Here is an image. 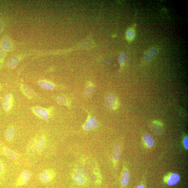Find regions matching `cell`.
<instances>
[{
	"label": "cell",
	"instance_id": "obj_1",
	"mask_svg": "<svg viewBox=\"0 0 188 188\" xmlns=\"http://www.w3.org/2000/svg\"><path fill=\"white\" fill-rule=\"evenodd\" d=\"M56 176L55 172L51 169H46L40 173L39 179L43 183L50 182L54 179Z\"/></svg>",
	"mask_w": 188,
	"mask_h": 188
},
{
	"label": "cell",
	"instance_id": "obj_2",
	"mask_svg": "<svg viewBox=\"0 0 188 188\" xmlns=\"http://www.w3.org/2000/svg\"><path fill=\"white\" fill-rule=\"evenodd\" d=\"M104 102L107 108L110 109H117L119 106L117 98L113 94L107 95L105 98Z\"/></svg>",
	"mask_w": 188,
	"mask_h": 188
},
{
	"label": "cell",
	"instance_id": "obj_3",
	"mask_svg": "<svg viewBox=\"0 0 188 188\" xmlns=\"http://www.w3.org/2000/svg\"><path fill=\"white\" fill-rule=\"evenodd\" d=\"M31 173L28 170H25L21 173L16 182V187H21L25 186L30 179Z\"/></svg>",
	"mask_w": 188,
	"mask_h": 188
},
{
	"label": "cell",
	"instance_id": "obj_4",
	"mask_svg": "<svg viewBox=\"0 0 188 188\" xmlns=\"http://www.w3.org/2000/svg\"><path fill=\"white\" fill-rule=\"evenodd\" d=\"M1 153L5 157L12 160H16L19 157V154L7 146L3 145L0 147Z\"/></svg>",
	"mask_w": 188,
	"mask_h": 188
},
{
	"label": "cell",
	"instance_id": "obj_5",
	"mask_svg": "<svg viewBox=\"0 0 188 188\" xmlns=\"http://www.w3.org/2000/svg\"><path fill=\"white\" fill-rule=\"evenodd\" d=\"M98 123L97 119L92 117L89 114L85 123L83 125L84 130L89 131L95 129L98 126Z\"/></svg>",
	"mask_w": 188,
	"mask_h": 188
},
{
	"label": "cell",
	"instance_id": "obj_6",
	"mask_svg": "<svg viewBox=\"0 0 188 188\" xmlns=\"http://www.w3.org/2000/svg\"><path fill=\"white\" fill-rule=\"evenodd\" d=\"M46 137L42 136L38 139L36 147V151L37 153L41 155L46 147Z\"/></svg>",
	"mask_w": 188,
	"mask_h": 188
},
{
	"label": "cell",
	"instance_id": "obj_7",
	"mask_svg": "<svg viewBox=\"0 0 188 188\" xmlns=\"http://www.w3.org/2000/svg\"><path fill=\"white\" fill-rule=\"evenodd\" d=\"M33 111L36 114L41 118L47 120L49 118V113L45 109L40 107H35Z\"/></svg>",
	"mask_w": 188,
	"mask_h": 188
},
{
	"label": "cell",
	"instance_id": "obj_8",
	"mask_svg": "<svg viewBox=\"0 0 188 188\" xmlns=\"http://www.w3.org/2000/svg\"><path fill=\"white\" fill-rule=\"evenodd\" d=\"M12 96L11 94H7L2 100V106L6 111L9 110L11 107Z\"/></svg>",
	"mask_w": 188,
	"mask_h": 188
},
{
	"label": "cell",
	"instance_id": "obj_9",
	"mask_svg": "<svg viewBox=\"0 0 188 188\" xmlns=\"http://www.w3.org/2000/svg\"><path fill=\"white\" fill-rule=\"evenodd\" d=\"M122 146L120 143H118L114 147L113 153V159L115 164L117 163L121 156Z\"/></svg>",
	"mask_w": 188,
	"mask_h": 188
},
{
	"label": "cell",
	"instance_id": "obj_10",
	"mask_svg": "<svg viewBox=\"0 0 188 188\" xmlns=\"http://www.w3.org/2000/svg\"><path fill=\"white\" fill-rule=\"evenodd\" d=\"M37 141V138H34L30 141L27 147V154L32 155L36 151Z\"/></svg>",
	"mask_w": 188,
	"mask_h": 188
},
{
	"label": "cell",
	"instance_id": "obj_11",
	"mask_svg": "<svg viewBox=\"0 0 188 188\" xmlns=\"http://www.w3.org/2000/svg\"><path fill=\"white\" fill-rule=\"evenodd\" d=\"M72 178L75 183L79 186H84L86 184V179L76 172L73 174Z\"/></svg>",
	"mask_w": 188,
	"mask_h": 188
},
{
	"label": "cell",
	"instance_id": "obj_12",
	"mask_svg": "<svg viewBox=\"0 0 188 188\" xmlns=\"http://www.w3.org/2000/svg\"><path fill=\"white\" fill-rule=\"evenodd\" d=\"M157 53L158 50L156 48H152L149 50L144 55V60L147 62L152 60L156 57Z\"/></svg>",
	"mask_w": 188,
	"mask_h": 188
},
{
	"label": "cell",
	"instance_id": "obj_13",
	"mask_svg": "<svg viewBox=\"0 0 188 188\" xmlns=\"http://www.w3.org/2000/svg\"><path fill=\"white\" fill-rule=\"evenodd\" d=\"M130 175L129 171L125 170L122 173L121 179V184L122 186L126 187L127 186L130 181Z\"/></svg>",
	"mask_w": 188,
	"mask_h": 188
},
{
	"label": "cell",
	"instance_id": "obj_14",
	"mask_svg": "<svg viewBox=\"0 0 188 188\" xmlns=\"http://www.w3.org/2000/svg\"><path fill=\"white\" fill-rule=\"evenodd\" d=\"M95 91V87L93 84L88 82L86 85L84 90V95L86 97L89 98L92 96Z\"/></svg>",
	"mask_w": 188,
	"mask_h": 188
},
{
	"label": "cell",
	"instance_id": "obj_15",
	"mask_svg": "<svg viewBox=\"0 0 188 188\" xmlns=\"http://www.w3.org/2000/svg\"><path fill=\"white\" fill-rule=\"evenodd\" d=\"M181 178L177 174H172L170 177L167 181V183L169 186H173L177 184L180 180Z\"/></svg>",
	"mask_w": 188,
	"mask_h": 188
},
{
	"label": "cell",
	"instance_id": "obj_16",
	"mask_svg": "<svg viewBox=\"0 0 188 188\" xmlns=\"http://www.w3.org/2000/svg\"><path fill=\"white\" fill-rule=\"evenodd\" d=\"M15 135V130L12 126L9 127L5 133V138L7 141L10 142L14 138Z\"/></svg>",
	"mask_w": 188,
	"mask_h": 188
},
{
	"label": "cell",
	"instance_id": "obj_17",
	"mask_svg": "<svg viewBox=\"0 0 188 188\" xmlns=\"http://www.w3.org/2000/svg\"><path fill=\"white\" fill-rule=\"evenodd\" d=\"M151 128L152 131L156 134H159L162 132V125L160 122H154L152 125Z\"/></svg>",
	"mask_w": 188,
	"mask_h": 188
},
{
	"label": "cell",
	"instance_id": "obj_18",
	"mask_svg": "<svg viewBox=\"0 0 188 188\" xmlns=\"http://www.w3.org/2000/svg\"><path fill=\"white\" fill-rule=\"evenodd\" d=\"M143 140L148 147H151L154 144V140L153 137L149 134H146L143 136Z\"/></svg>",
	"mask_w": 188,
	"mask_h": 188
},
{
	"label": "cell",
	"instance_id": "obj_19",
	"mask_svg": "<svg viewBox=\"0 0 188 188\" xmlns=\"http://www.w3.org/2000/svg\"><path fill=\"white\" fill-rule=\"evenodd\" d=\"M39 85L41 88L46 90H52L55 88V86L52 84L46 81H41Z\"/></svg>",
	"mask_w": 188,
	"mask_h": 188
},
{
	"label": "cell",
	"instance_id": "obj_20",
	"mask_svg": "<svg viewBox=\"0 0 188 188\" xmlns=\"http://www.w3.org/2000/svg\"><path fill=\"white\" fill-rule=\"evenodd\" d=\"M56 101L57 103L61 105L69 106V101L67 98L64 96H58L56 98Z\"/></svg>",
	"mask_w": 188,
	"mask_h": 188
},
{
	"label": "cell",
	"instance_id": "obj_21",
	"mask_svg": "<svg viewBox=\"0 0 188 188\" xmlns=\"http://www.w3.org/2000/svg\"><path fill=\"white\" fill-rule=\"evenodd\" d=\"M2 48L5 51H7L9 50L11 47V44L9 41L5 39L2 40Z\"/></svg>",
	"mask_w": 188,
	"mask_h": 188
},
{
	"label": "cell",
	"instance_id": "obj_22",
	"mask_svg": "<svg viewBox=\"0 0 188 188\" xmlns=\"http://www.w3.org/2000/svg\"><path fill=\"white\" fill-rule=\"evenodd\" d=\"M19 60L16 57H14L10 59L8 62V65L11 68L15 67L18 64Z\"/></svg>",
	"mask_w": 188,
	"mask_h": 188
},
{
	"label": "cell",
	"instance_id": "obj_23",
	"mask_svg": "<svg viewBox=\"0 0 188 188\" xmlns=\"http://www.w3.org/2000/svg\"><path fill=\"white\" fill-rule=\"evenodd\" d=\"M22 90L27 96L31 98L33 95V93L31 89L27 86L23 85L22 87Z\"/></svg>",
	"mask_w": 188,
	"mask_h": 188
},
{
	"label": "cell",
	"instance_id": "obj_24",
	"mask_svg": "<svg viewBox=\"0 0 188 188\" xmlns=\"http://www.w3.org/2000/svg\"><path fill=\"white\" fill-rule=\"evenodd\" d=\"M75 172L82 175L85 179L87 177V174L81 166H77L76 168Z\"/></svg>",
	"mask_w": 188,
	"mask_h": 188
},
{
	"label": "cell",
	"instance_id": "obj_25",
	"mask_svg": "<svg viewBox=\"0 0 188 188\" xmlns=\"http://www.w3.org/2000/svg\"><path fill=\"white\" fill-rule=\"evenodd\" d=\"M126 36L128 40L131 41L135 37V32L133 29H128L126 33Z\"/></svg>",
	"mask_w": 188,
	"mask_h": 188
},
{
	"label": "cell",
	"instance_id": "obj_26",
	"mask_svg": "<svg viewBox=\"0 0 188 188\" xmlns=\"http://www.w3.org/2000/svg\"><path fill=\"white\" fill-rule=\"evenodd\" d=\"M127 55L124 53H122L119 56L118 62L121 65H123L126 61L127 60Z\"/></svg>",
	"mask_w": 188,
	"mask_h": 188
},
{
	"label": "cell",
	"instance_id": "obj_27",
	"mask_svg": "<svg viewBox=\"0 0 188 188\" xmlns=\"http://www.w3.org/2000/svg\"><path fill=\"white\" fill-rule=\"evenodd\" d=\"M5 172V169L4 164L0 160V178L4 177Z\"/></svg>",
	"mask_w": 188,
	"mask_h": 188
},
{
	"label": "cell",
	"instance_id": "obj_28",
	"mask_svg": "<svg viewBox=\"0 0 188 188\" xmlns=\"http://www.w3.org/2000/svg\"><path fill=\"white\" fill-rule=\"evenodd\" d=\"M184 147L187 150L188 149V137H186L183 141Z\"/></svg>",
	"mask_w": 188,
	"mask_h": 188
},
{
	"label": "cell",
	"instance_id": "obj_29",
	"mask_svg": "<svg viewBox=\"0 0 188 188\" xmlns=\"http://www.w3.org/2000/svg\"><path fill=\"white\" fill-rule=\"evenodd\" d=\"M2 22L0 21V32L2 31Z\"/></svg>",
	"mask_w": 188,
	"mask_h": 188
},
{
	"label": "cell",
	"instance_id": "obj_30",
	"mask_svg": "<svg viewBox=\"0 0 188 188\" xmlns=\"http://www.w3.org/2000/svg\"><path fill=\"white\" fill-rule=\"evenodd\" d=\"M137 188H145V187L142 184H140Z\"/></svg>",
	"mask_w": 188,
	"mask_h": 188
}]
</instances>
